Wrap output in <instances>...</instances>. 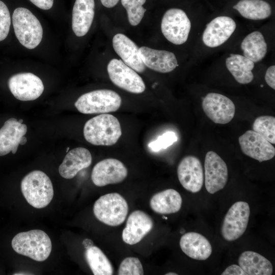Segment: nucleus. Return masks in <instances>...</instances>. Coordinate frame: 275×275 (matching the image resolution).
Instances as JSON below:
<instances>
[{"instance_id": "1", "label": "nucleus", "mask_w": 275, "mask_h": 275, "mask_svg": "<svg viewBox=\"0 0 275 275\" xmlns=\"http://www.w3.org/2000/svg\"><path fill=\"white\" fill-rule=\"evenodd\" d=\"M122 135L120 123L114 116L102 114L86 122L84 127L86 140L96 146H112Z\"/></svg>"}, {"instance_id": "2", "label": "nucleus", "mask_w": 275, "mask_h": 275, "mask_svg": "<svg viewBox=\"0 0 275 275\" xmlns=\"http://www.w3.org/2000/svg\"><path fill=\"white\" fill-rule=\"evenodd\" d=\"M11 245L17 253L39 262L48 258L52 248L48 235L38 229L18 233L12 239Z\"/></svg>"}, {"instance_id": "3", "label": "nucleus", "mask_w": 275, "mask_h": 275, "mask_svg": "<svg viewBox=\"0 0 275 275\" xmlns=\"http://www.w3.org/2000/svg\"><path fill=\"white\" fill-rule=\"evenodd\" d=\"M21 189L28 203L38 209L46 207L54 194L50 178L39 170L33 171L24 177L21 182Z\"/></svg>"}, {"instance_id": "4", "label": "nucleus", "mask_w": 275, "mask_h": 275, "mask_svg": "<svg viewBox=\"0 0 275 275\" xmlns=\"http://www.w3.org/2000/svg\"><path fill=\"white\" fill-rule=\"evenodd\" d=\"M12 23L16 37L23 46L32 49L40 44L43 36L42 27L29 10L22 7L15 9Z\"/></svg>"}, {"instance_id": "5", "label": "nucleus", "mask_w": 275, "mask_h": 275, "mask_svg": "<svg viewBox=\"0 0 275 275\" xmlns=\"http://www.w3.org/2000/svg\"><path fill=\"white\" fill-rule=\"evenodd\" d=\"M121 103V98L117 93L111 90L101 89L81 95L74 105L81 113L98 114L116 112Z\"/></svg>"}, {"instance_id": "6", "label": "nucleus", "mask_w": 275, "mask_h": 275, "mask_svg": "<svg viewBox=\"0 0 275 275\" xmlns=\"http://www.w3.org/2000/svg\"><path fill=\"white\" fill-rule=\"evenodd\" d=\"M93 212L95 217L103 224L117 226L125 221L128 212V205L119 194L109 193L101 196L95 201Z\"/></svg>"}, {"instance_id": "7", "label": "nucleus", "mask_w": 275, "mask_h": 275, "mask_svg": "<svg viewBox=\"0 0 275 275\" xmlns=\"http://www.w3.org/2000/svg\"><path fill=\"white\" fill-rule=\"evenodd\" d=\"M191 22L185 12L177 8H171L164 14L161 23V32L170 42L181 45L187 40Z\"/></svg>"}, {"instance_id": "8", "label": "nucleus", "mask_w": 275, "mask_h": 275, "mask_svg": "<svg viewBox=\"0 0 275 275\" xmlns=\"http://www.w3.org/2000/svg\"><path fill=\"white\" fill-rule=\"evenodd\" d=\"M250 214L249 204L238 201L233 204L225 216L221 227V234L227 241L235 240L246 230Z\"/></svg>"}, {"instance_id": "9", "label": "nucleus", "mask_w": 275, "mask_h": 275, "mask_svg": "<svg viewBox=\"0 0 275 275\" xmlns=\"http://www.w3.org/2000/svg\"><path fill=\"white\" fill-rule=\"evenodd\" d=\"M107 70L111 81L120 88L134 94H140L145 90L142 77L121 60L112 59Z\"/></svg>"}, {"instance_id": "10", "label": "nucleus", "mask_w": 275, "mask_h": 275, "mask_svg": "<svg viewBox=\"0 0 275 275\" xmlns=\"http://www.w3.org/2000/svg\"><path fill=\"white\" fill-rule=\"evenodd\" d=\"M8 87L13 96L21 101L37 99L44 91L41 79L31 72H22L12 75L8 80Z\"/></svg>"}, {"instance_id": "11", "label": "nucleus", "mask_w": 275, "mask_h": 275, "mask_svg": "<svg viewBox=\"0 0 275 275\" xmlns=\"http://www.w3.org/2000/svg\"><path fill=\"white\" fill-rule=\"evenodd\" d=\"M228 170L226 163L215 152L208 151L204 162V183L207 191L213 194L227 184Z\"/></svg>"}, {"instance_id": "12", "label": "nucleus", "mask_w": 275, "mask_h": 275, "mask_svg": "<svg viewBox=\"0 0 275 275\" xmlns=\"http://www.w3.org/2000/svg\"><path fill=\"white\" fill-rule=\"evenodd\" d=\"M202 105L206 116L215 123H228L235 115L234 103L230 98L221 94H207L203 99Z\"/></svg>"}, {"instance_id": "13", "label": "nucleus", "mask_w": 275, "mask_h": 275, "mask_svg": "<svg viewBox=\"0 0 275 275\" xmlns=\"http://www.w3.org/2000/svg\"><path fill=\"white\" fill-rule=\"evenodd\" d=\"M127 174V169L122 162L115 158H106L94 167L91 179L96 186L102 187L120 183Z\"/></svg>"}, {"instance_id": "14", "label": "nucleus", "mask_w": 275, "mask_h": 275, "mask_svg": "<svg viewBox=\"0 0 275 275\" xmlns=\"http://www.w3.org/2000/svg\"><path fill=\"white\" fill-rule=\"evenodd\" d=\"M238 142L245 155L260 162L270 160L275 155L272 144L253 130H248L240 136Z\"/></svg>"}, {"instance_id": "15", "label": "nucleus", "mask_w": 275, "mask_h": 275, "mask_svg": "<svg viewBox=\"0 0 275 275\" xmlns=\"http://www.w3.org/2000/svg\"><path fill=\"white\" fill-rule=\"evenodd\" d=\"M177 175L182 186L193 193L199 192L204 183L203 169L200 159L193 155L182 159L177 168Z\"/></svg>"}, {"instance_id": "16", "label": "nucleus", "mask_w": 275, "mask_h": 275, "mask_svg": "<svg viewBox=\"0 0 275 275\" xmlns=\"http://www.w3.org/2000/svg\"><path fill=\"white\" fill-rule=\"evenodd\" d=\"M236 28V22L232 18L217 17L207 25L204 31L203 43L209 47H218L228 40Z\"/></svg>"}, {"instance_id": "17", "label": "nucleus", "mask_w": 275, "mask_h": 275, "mask_svg": "<svg viewBox=\"0 0 275 275\" xmlns=\"http://www.w3.org/2000/svg\"><path fill=\"white\" fill-rule=\"evenodd\" d=\"M152 218L141 210H135L129 215L122 237L126 243L130 245L139 242L153 227Z\"/></svg>"}, {"instance_id": "18", "label": "nucleus", "mask_w": 275, "mask_h": 275, "mask_svg": "<svg viewBox=\"0 0 275 275\" xmlns=\"http://www.w3.org/2000/svg\"><path fill=\"white\" fill-rule=\"evenodd\" d=\"M140 56L149 68L160 73H168L178 66V62L174 53L142 46L139 48Z\"/></svg>"}, {"instance_id": "19", "label": "nucleus", "mask_w": 275, "mask_h": 275, "mask_svg": "<svg viewBox=\"0 0 275 275\" xmlns=\"http://www.w3.org/2000/svg\"><path fill=\"white\" fill-rule=\"evenodd\" d=\"M113 46L116 52L124 63L139 73L145 70L139 53V48L130 39L124 34H117L113 39Z\"/></svg>"}, {"instance_id": "20", "label": "nucleus", "mask_w": 275, "mask_h": 275, "mask_svg": "<svg viewBox=\"0 0 275 275\" xmlns=\"http://www.w3.org/2000/svg\"><path fill=\"white\" fill-rule=\"evenodd\" d=\"M26 132V125L20 123L15 118H11L5 121L0 129V156L10 152L15 154L20 140Z\"/></svg>"}, {"instance_id": "21", "label": "nucleus", "mask_w": 275, "mask_h": 275, "mask_svg": "<svg viewBox=\"0 0 275 275\" xmlns=\"http://www.w3.org/2000/svg\"><path fill=\"white\" fill-rule=\"evenodd\" d=\"M92 161L90 152L82 147L69 151L59 167L60 175L65 179H72L81 170L89 167Z\"/></svg>"}, {"instance_id": "22", "label": "nucleus", "mask_w": 275, "mask_h": 275, "mask_svg": "<svg viewBox=\"0 0 275 275\" xmlns=\"http://www.w3.org/2000/svg\"><path fill=\"white\" fill-rule=\"evenodd\" d=\"M179 244L183 252L195 260H205L212 253V247L208 240L197 232H188L183 235Z\"/></svg>"}, {"instance_id": "23", "label": "nucleus", "mask_w": 275, "mask_h": 275, "mask_svg": "<svg viewBox=\"0 0 275 275\" xmlns=\"http://www.w3.org/2000/svg\"><path fill=\"white\" fill-rule=\"evenodd\" d=\"M95 13L94 0H75L72 10V28L77 37L89 31Z\"/></svg>"}, {"instance_id": "24", "label": "nucleus", "mask_w": 275, "mask_h": 275, "mask_svg": "<svg viewBox=\"0 0 275 275\" xmlns=\"http://www.w3.org/2000/svg\"><path fill=\"white\" fill-rule=\"evenodd\" d=\"M182 202V198L177 191L167 189L155 194L150 200V206L156 213L168 214L179 211Z\"/></svg>"}, {"instance_id": "25", "label": "nucleus", "mask_w": 275, "mask_h": 275, "mask_svg": "<svg viewBox=\"0 0 275 275\" xmlns=\"http://www.w3.org/2000/svg\"><path fill=\"white\" fill-rule=\"evenodd\" d=\"M238 264L248 275H271L273 267L265 257L253 251L243 252L238 258Z\"/></svg>"}, {"instance_id": "26", "label": "nucleus", "mask_w": 275, "mask_h": 275, "mask_svg": "<svg viewBox=\"0 0 275 275\" xmlns=\"http://www.w3.org/2000/svg\"><path fill=\"white\" fill-rule=\"evenodd\" d=\"M226 65L238 83L248 84L253 80L252 70L254 67V63L244 56L231 54L226 59Z\"/></svg>"}, {"instance_id": "27", "label": "nucleus", "mask_w": 275, "mask_h": 275, "mask_svg": "<svg viewBox=\"0 0 275 275\" xmlns=\"http://www.w3.org/2000/svg\"><path fill=\"white\" fill-rule=\"evenodd\" d=\"M245 57L254 62L261 61L267 51V45L262 34L254 31L248 34L241 43Z\"/></svg>"}, {"instance_id": "28", "label": "nucleus", "mask_w": 275, "mask_h": 275, "mask_svg": "<svg viewBox=\"0 0 275 275\" xmlns=\"http://www.w3.org/2000/svg\"><path fill=\"white\" fill-rule=\"evenodd\" d=\"M233 8L244 18L251 20H262L270 16V5L263 0H240Z\"/></svg>"}, {"instance_id": "29", "label": "nucleus", "mask_w": 275, "mask_h": 275, "mask_svg": "<svg viewBox=\"0 0 275 275\" xmlns=\"http://www.w3.org/2000/svg\"><path fill=\"white\" fill-rule=\"evenodd\" d=\"M86 260L94 275H112L114 269L112 263L98 247L92 245L86 249Z\"/></svg>"}, {"instance_id": "30", "label": "nucleus", "mask_w": 275, "mask_h": 275, "mask_svg": "<svg viewBox=\"0 0 275 275\" xmlns=\"http://www.w3.org/2000/svg\"><path fill=\"white\" fill-rule=\"evenodd\" d=\"M253 130L260 134L271 144H275V118L262 116L257 118L253 124Z\"/></svg>"}, {"instance_id": "31", "label": "nucleus", "mask_w": 275, "mask_h": 275, "mask_svg": "<svg viewBox=\"0 0 275 275\" xmlns=\"http://www.w3.org/2000/svg\"><path fill=\"white\" fill-rule=\"evenodd\" d=\"M146 0H121V4L126 10L129 22L131 25H138L142 20L146 9L143 5Z\"/></svg>"}, {"instance_id": "32", "label": "nucleus", "mask_w": 275, "mask_h": 275, "mask_svg": "<svg viewBox=\"0 0 275 275\" xmlns=\"http://www.w3.org/2000/svg\"><path fill=\"white\" fill-rule=\"evenodd\" d=\"M119 275H143V268L140 260L136 257H127L121 263L118 271Z\"/></svg>"}, {"instance_id": "33", "label": "nucleus", "mask_w": 275, "mask_h": 275, "mask_svg": "<svg viewBox=\"0 0 275 275\" xmlns=\"http://www.w3.org/2000/svg\"><path fill=\"white\" fill-rule=\"evenodd\" d=\"M177 140L176 134L172 131H168L159 136L157 139L149 144V148L154 151L167 148Z\"/></svg>"}, {"instance_id": "34", "label": "nucleus", "mask_w": 275, "mask_h": 275, "mask_svg": "<svg viewBox=\"0 0 275 275\" xmlns=\"http://www.w3.org/2000/svg\"><path fill=\"white\" fill-rule=\"evenodd\" d=\"M11 24L9 9L5 4L0 1V41L7 37Z\"/></svg>"}, {"instance_id": "35", "label": "nucleus", "mask_w": 275, "mask_h": 275, "mask_svg": "<svg viewBox=\"0 0 275 275\" xmlns=\"http://www.w3.org/2000/svg\"><path fill=\"white\" fill-rule=\"evenodd\" d=\"M265 80L267 84L273 90L275 89V66L268 67L265 74Z\"/></svg>"}, {"instance_id": "36", "label": "nucleus", "mask_w": 275, "mask_h": 275, "mask_svg": "<svg viewBox=\"0 0 275 275\" xmlns=\"http://www.w3.org/2000/svg\"><path fill=\"white\" fill-rule=\"evenodd\" d=\"M222 275H248L239 265L233 264L228 266Z\"/></svg>"}, {"instance_id": "37", "label": "nucleus", "mask_w": 275, "mask_h": 275, "mask_svg": "<svg viewBox=\"0 0 275 275\" xmlns=\"http://www.w3.org/2000/svg\"><path fill=\"white\" fill-rule=\"evenodd\" d=\"M34 5L42 10H49L53 6V0H29Z\"/></svg>"}, {"instance_id": "38", "label": "nucleus", "mask_w": 275, "mask_h": 275, "mask_svg": "<svg viewBox=\"0 0 275 275\" xmlns=\"http://www.w3.org/2000/svg\"><path fill=\"white\" fill-rule=\"evenodd\" d=\"M102 4L106 8H112L115 6L119 0H100Z\"/></svg>"}, {"instance_id": "39", "label": "nucleus", "mask_w": 275, "mask_h": 275, "mask_svg": "<svg viewBox=\"0 0 275 275\" xmlns=\"http://www.w3.org/2000/svg\"><path fill=\"white\" fill-rule=\"evenodd\" d=\"M82 244L85 248V249H88L90 248V246L93 245V243L91 239H85L82 241Z\"/></svg>"}, {"instance_id": "40", "label": "nucleus", "mask_w": 275, "mask_h": 275, "mask_svg": "<svg viewBox=\"0 0 275 275\" xmlns=\"http://www.w3.org/2000/svg\"><path fill=\"white\" fill-rule=\"evenodd\" d=\"M27 142V139L25 137H24V136H23L21 139L20 140V141H19V144L20 145H24Z\"/></svg>"}, {"instance_id": "41", "label": "nucleus", "mask_w": 275, "mask_h": 275, "mask_svg": "<svg viewBox=\"0 0 275 275\" xmlns=\"http://www.w3.org/2000/svg\"><path fill=\"white\" fill-rule=\"evenodd\" d=\"M166 275H177V273L175 272H168L165 274Z\"/></svg>"}, {"instance_id": "42", "label": "nucleus", "mask_w": 275, "mask_h": 275, "mask_svg": "<svg viewBox=\"0 0 275 275\" xmlns=\"http://www.w3.org/2000/svg\"><path fill=\"white\" fill-rule=\"evenodd\" d=\"M18 122L20 123H22V122H23V120L22 119H19V120H18Z\"/></svg>"}, {"instance_id": "43", "label": "nucleus", "mask_w": 275, "mask_h": 275, "mask_svg": "<svg viewBox=\"0 0 275 275\" xmlns=\"http://www.w3.org/2000/svg\"><path fill=\"white\" fill-rule=\"evenodd\" d=\"M69 149V148H67V150H66V152H67L68 151Z\"/></svg>"}]
</instances>
